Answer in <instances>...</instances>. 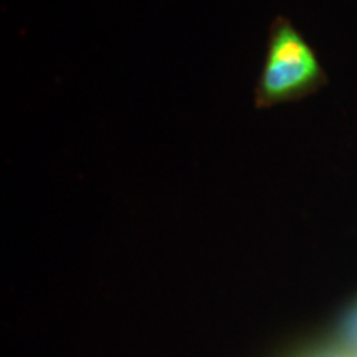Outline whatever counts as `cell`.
<instances>
[{
    "instance_id": "cell-2",
    "label": "cell",
    "mask_w": 357,
    "mask_h": 357,
    "mask_svg": "<svg viewBox=\"0 0 357 357\" xmlns=\"http://www.w3.org/2000/svg\"><path fill=\"white\" fill-rule=\"evenodd\" d=\"M339 349L351 357L357 356V303L342 321L341 333H339Z\"/></svg>"
},
{
    "instance_id": "cell-3",
    "label": "cell",
    "mask_w": 357,
    "mask_h": 357,
    "mask_svg": "<svg viewBox=\"0 0 357 357\" xmlns=\"http://www.w3.org/2000/svg\"><path fill=\"white\" fill-rule=\"evenodd\" d=\"M316 357H351V356H347L344 351L339 349V347H337V351L324 352V354H319V356H316Z\"/></svg>"
},
{
    "instance_id": "cell-4",
    "label": "cell",
    "mask_w": 357,
    "mask_h": 357,
    "mask_svg": "<svg viewBox=\"0 0 357 357\" xmlns=\"http://www.w3.org/2000/svg\"><path fill=\"white\" fill-rule=\"evenodd\" d=\"M356 357H357V356H356Z\"/></svg>"
},
{
    "instance_id": "cell-1",
    "label": "cell",
    "mask_w": 357,
    "mask_h": 357,
    "mask_svg": "<svg viewBox=\"0 0 357 357\" xmlns=\"http://www.w3.org/2000/svg\"><path fill=\"white\" fill-rule=\"evenodd\" d=\"M323 79V70L310 43L287 19L276 20L257 82V108L265 109L298 100L318 88Z\"/></svg>"
}]
</instances>
